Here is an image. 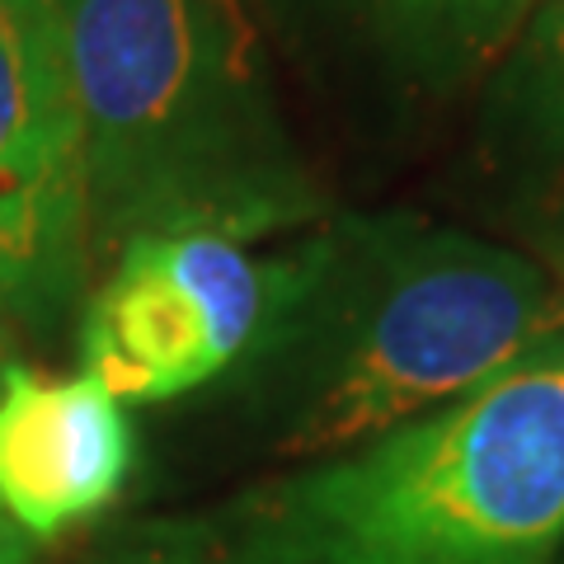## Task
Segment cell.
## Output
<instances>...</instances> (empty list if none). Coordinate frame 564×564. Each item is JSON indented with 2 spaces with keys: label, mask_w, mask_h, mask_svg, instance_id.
<instances>
[{
  "label": "cell",
  "mask_w": 564,
  "mask_h": 564,
  "mask_svg": "<svg viewBox=\"0 0 564 564\" xmlns=\"http://www.w3.org/2000/svg\"><path fill=\"white\" fill-rule=\"evenodd\" d=\"M90 184L57 0H0V321H52L80 288Z\"/></svg>",
  "instance_id": "277c9868"
},
{
  "label": "cell",
  "mask_w": 564,
  "mask_h": 564,
  "mask_svg": "<svg viewBox=\"0 0 564 564\" xmlns=\"http://www.w3.org/2000/svg\"><path fill=\"white\" fill-rule=\"evenodd\" d=\"M0 325H6V321H0ZM6 362H10L6 358V334H0V372H6Z\"/></svg>",
  "instance_id": "30bf717a"
},
{
  "label": "cell",
  "mask_w": 564,
  "mask_h": 564,
  "mask_svg": "<svg viewBox=\"0 0 564 564\" xmlns=\"http://www.w3.org/2000/svg\"><path fill=\"white\" fill-rule=\"evenodd\" d=\"M90 245L263 240L321 212L254 0H57Z\"/></svg>",
  "instance_id": "3957f363"
},
{
  "label": "cell",
  "mask_w": 564,
  "mask_h": 564,
  "mask_svg": "<svg viewBox=\"0 0 564 564\" xmlns=\"http://www.w3.org/2000/svg\"><path fill=\"white\" fill-rule=\"evenodd\" d=\"M489 165L564 226V0H536L485 104Z\"/></svg>",
  "instance_id": "ba28073f"
},
{
  "label": "cell",
  "mask_w": 564,
  "mask_h": 564,
  "mask_svg": "<svg viewBox=\"0 0 564 564\" xmlns=\"http://www.w3.org/2000/svg\"><path fill=\"white\" fill-rule=\"evenodd\" d=\"M564 541V329L443 410L329 452L122 564H551Z\"/></svg>",
  "instance_id": "7a4b0ae2"
},
{
  "label": "cell",
  "mask_w": 564,
  "mask_h": 564,
  "mask_svg": "<svg viewBox=\"0 0 564 564\" xmlns=\"http://www.w3.org/2000/svg\"><path fill=\"white\" fill-rule=\"evenodd\" d=\"M245 348L282 456H329L470 395L564 329V288L518 250L410 217H352L263 263Z\"/></svg>",
  "instance_id": "6da1fadb"
},
{
  "label": "cell",
  "mask_w": 564,
  "mask_h": 564,
  "mask_svg": "<svg viewBox=\"0 0 564 564\" xmlns=\"http://www.w3.org/2000/svg\"><path fill=\"white\" fill-rule=\"evenodd\" d=\"M269 269L226 236H137L80 315V358L118 400H174L236 367Z\"/></svg>",
  "instance_id": "5b68a950"
},
{
  "label": "cell",
  "mask_w": 564,
  "mask_h": 564,
  "mask_svg": "<svg viewBox=\"0 0 564 564\" xmlns=\"http://www.w3.org/2000/svg\"><path fill=\"white\" fill-rule=\"evenodd\" d=\"M132 470V423L95 372H0V513L52 541L104 513Z\"/></svg>",
  "instance_id": "8992f818"
},
{
  "label": "cell",
  "mask_w": 564,
  "mask_h": 564,
  "mask_svg": "<svg viewBox=\"0 0 564 564\" xmlns=\"http://www.w3.org/2000/svg\"><path fill=\"white\" fill-rule=\"evenodd\" d=\"M0 564H39V541L0 513Z\"/></svg>",
  "instance_id": "9c48e42d"
},
{
  "label": "cell",
  "mask_w": 564,
  "mask_h": 564,
  "mask_svg": "<svg viewBox=\"0 0 564 564\" xmlns=\"http://www.w3.org/2000/svg\"><path fill=\"white\" fill-rule=\"evenodd\" d=\"M315 70L452 95L513 47L536 0H254Z\"/></svg>",
  "instance_id": "52a82bcc"
}]
</instances>
